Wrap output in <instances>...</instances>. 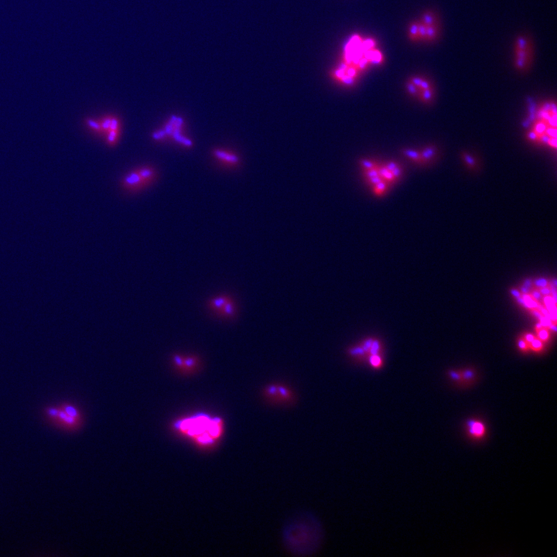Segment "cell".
Masks as SVG:
<instances>
[{
    "mask_svg": "<svg viewBox=\"0 0 557 557\" xmlns=\"http://www.w3.org/2000/svg\"><path fill=\"white\" fill-rule=\"evenodd\" d=\"M527 137L531 142L556 148V106L552 101L539 106Z\"/></svg>",
    "mask_w": 557,
    "mask_h": 557,
    "instance_id": "cell-1",
    "label": "cell"
},
{
    "mask_svg": "<svg viewBox=\"0 0 557 557\" xmlns=\"http://www.w3.org/2000/svg\"><path fill=\"white\" fill-rule=\"evenodd\" d=\"M176 427L180 432L192 437L198 444L210 445L221 437L224 426L219 418L201 415L179 421Z\"/></svg>",
    "mask_w": 557,
    "mask_h": 557,
    "instance_id": "cell-2",
    "label": "cell"
},
{
    "mask_svg": "<svg viewBox=\"0 0 557 557\" xmlns=\"http://www.w3.org/2000/svg\"><path fill=\"white\" fill-rule=\"evenodd\" d=\"M440 19L433 11L424 12L408 27V38L412 43H433L440 38Z\"/></svg>",
    "mask_w": 557,
    "mask_h": 557,
    "instance_id": "cell-3",
    "label": "cell"
},
{
    "mask_svg": "<svg viewBox=\"0 0 557 557\" xmlns=\"http://www.w3.org/2000/svg\"><path fill=\"white\" fill-rule=\"evenodd\" d=\"M157 170L151 166L133 169L123 176L121 181L123 189L130 192H141L153 184L157 178Z\"/></svg>",
    "mask_w": 557,
    "mask_h": 557,
    "instance_id": "cell-4",
    "label": "cell"
},
{
    "mask_svg": "<svg viewBox=\"0 0 557 557\" xmlns=\"http://www.w3.org/2000/svg\"><path fill=\"white\" fill-rule=\"evenodd\" d=\"M409 96L424 105H430L435 99V87L431 80L422 74L411 76L406 84Z\"/></svg>",
    "mask_w": 557,
    "mask_h": 557,
    "instance_id": "cell-5",
    "label": "cell"
},
{
    "mask_svg": "<svg viewBox=\"0 0 557 557\" xmlns=\"http://www.w3.org/2000/svg\"><path fill=\"white\" fill-rule=\"evenodd\" d=\"M534 48L531 38L526 35H520L513 45V65L520 72H526L532 66Z\"/></svg>",
    "mask_w": 557,
    "mask_h": 557,
    "instance_id": "cell-6",
    "label": "cell"
},
{
    "mask_svg": "<svg viewBox=\"0 0 557 557\" xmlns=\"http://www.w3.org/2000/svg\"><path fill=\"white\" fill-rule=\"evenodd\" d=\"M186 124L180 116H172L162 129L165 132L168 140H172L176 144L187 148L193 147L194 143L184 134Z\"/></svg>",
    "mask_w": 557,
    "mask_h": 557,
    "instance_id": "cell-7",
    "label": "cell"
},
{
    "mask_svg": "<svg viewBox=\"0 0 557 557\" xmlns=\"http://www.w3.org/2000/svg\"><path fill=\"white\" fill-rule=\"evenodd\" d=\"M211 154L216 161L227 167H236L239 163L237 154L225 149L214 148Z\"/></svg>",
    "mask_w": 557,
    "mask_h": 557,
    "instance_id": "cell-8",
    "label": "cell"
},
{
    "mask_svg": "<svg viewBox=\"0 0 557 557\" xmlns=\"http://www.w3.org/2000/svg\"><path fill=\"white\" fill-rule=\"evenodd\" d=\"M173 362L177 369L183 373H192L199 365V359L195 356L183 357L176 354L173 357Z\"/></svg>",
    "mask_w": 557,
    "mask_h": 557,
    "instance_id": "cell-9",
    "label": "cell"
},
{
    "mask_svg": "<svg viewBox=\"0 0 557 557\" xmlns=\"http://www.w3.org/2000/svg\"><path fill=\"white\" fill-rule=\"evenodd\" d=\"M468 435L475 440H482L486 434V427L482 421L469 420L467 422Z\"/></svg>",
    "mask_w": 557,
    "mask_h": 557,
    "instance_id": "cell-10",
    "label": "cell"
},
{
    "mask_svg": "<svg viewBox=\"0 0 557 557\" xmlns=\"http://www.w3.org/2000/svg\"><path fill=\"white\" fill-rule=\"evenodd\" d=\"M436 152L434 148H427L423 151H411L406 150L405 151V155L409 158L412 159L414 162L423 163H427V160H431L435 156Z\"/></svg>",
    "mask_w": 557,
    "mask_h": 557,
    "instance_id": "cell-11",
    "label": "cell"
},
{
    "mask_svg": "<svg viewBox=\"0 0 557 557\" xmlns=\"http://www.w3.org/2000/svg\"><path fill=\"white\" fill-rule=\"evenodd\" d=\"M231 300L229 297L227 296H220V297H215V298L211 299L208 303L210 308L213 311L218 314V312L221 310L223 307L225 305L227 302H229Z\"/></svg>",
    "mask_w": 557,
    "mask_h": 557,
    "instance_id": "cell-12",
    "label": "cell"
},
{
    "mask_svg": "<svg viewBox=\"0 0 557 557\" xmlns=\"http://www.w3.org/2000/svg\"><path fill=\"white\" fill-rule=\"evenodd\" d=\"M236 311V304H235L234 301L231 300L229 302H227L225 305L221 308V310L218 312V314L224 316V317H231V316H235Z\"/></svg>",
    "mask_w": 557,
    "mask_h": 557,
    "instance_id": "cell-13",
    "label": "cell"
},
{
    "mask_svg": "<svg viewBox=\"0 0 557 557\" xmlns=\"http://www.w3.org/2000/svg\"><path fill=\"white\" fill-rule=\"evenodd\" d=\"M348 352L351 357L357 358V359H364V358H365L366 355H368L361 345L350 348Z\"/></svg>",
    "mask_w": 557,
    "mask_h": 557,
    "instance_id": "cell-14",
    "label": "cell"
},
{
    "mask_svg": "<svg viewBox=\"0 0 557 557\" xmlns=\"http://www.w3.org/2000/svg\"><path fill=\"white\" fill-rule=\"evenodd\" d=\"M152 138H154L156 141H165L167 138V135H166L165 132L163 131V129H159V130L155 131L152 134Z\"/></svg>",
    "mask_w": 557,
    "mask_h": 557,
    "instance_id": "cell-15",
    "label": "cell"
},
{
    "mask_svg": "<svg viewBox=\"0 0 557 557\" xmlns=\"http://www.w3.org/2000/svg\"><path fill=\"white\" fill-rule=\"evenodd\" d=\"M379 351H380V343H379V341H378V340L373 339L371 348H370L369 351H368V355L379 354Z\"/></svg>",
    "mask_w": 557,
    "mask_h": 557,
    "instance_id": "cell-16",
    "label": "cell"
},
{
    "mask_svg": "<svg viewBox=\"0 0 557 557\" xmlns=\"http://www.w3.org/2000/svg\"><path fill=\"white\" fill-rule=\"evenodd\" d=\"M369 362L374 368H379L382 364V359L379 354L369 355Z\"/></svg>",
    "mask_w": 557,
    "mask_h": 557,
    "instance_id": "cell-17",
    "label": "cell"
},
{
    "mask_svg": "<svg viewBox=\"0 0 557 557\" xmlns=\"http://www.w3.org/2000/svg\"><path fill=\"white\" fill-rule=\"evenodd\" d=\"M523 299H524L525 301H526L527 308H538V307H539V304H538L536 301H534L533 299L531 298L529 296L525 294V295L523 296Z\"/></svg>",
    "mask_w": 557,
    "mask_h": 557,
    "instance_id": "cell-18",
    "label": "cell"
},
{
    "mask_svg": "<svg viewBox=\"0 0 557 557\" xmlns=\"http://www.w3.org/2000/svg\"><path fill=\"white\" fill-rule=\"evenodd\" d=\"M361 165H362V167L365 168L366 170H370V169L376 167V163L369 161V160H362V161H361Z\"/></svg>",
    "mask_w": 557,
    "mask_h": 557,
    "instance_id": "cell-19",
    "label": "cell"
},
{
    "mask_svg": "<svg viewBox=\"0 0 557 557\" xmlns=\"http://www.w3.org/2000/svg\"><path fill=\"white\" fill-rule=\"evenodd\" d=\"M539 320H540V323L542 327H549L551 325L550 318L548 316H542Z\"/></svg>",
    "mask_w": 557,
    "mask_h": 557,
    "instance_id": "cell-20",
    "label": "cell"
},
{
    "mask_svg": "<svg viewBox=\"0 0 557 557\" xmlns=\"http://www.w3.org/2000/svg\"><path fill=\"white\" fill-rule=\"evenodd\" d=\"M535 284L539 287H545L547 286L548 282L545 280V278H538L535 281Z\"/></svg>",
    "mask_w": 557,
    "mask_h": 557,
    "instance_id": "cell-21",
    "label": "cell"
},
{
    "mask_svg": "<svg viewBox=\"0 0 557 557\" xmlns=\"http://www.w3.org/2000/svg\"><path fill=\"white\" fill-rule=\"evenodd\" d=\"M539 338H541V339L545 340V341H546V340L547 339L548 337H549V335H548V332H546V330H542L539 332Z\"/></svg>",
    "mask_w": 557,
    "mask_h": 557,
    "instance_id": "cell-22",
    "label": "cell"
},
{
    "mask_svg": "<svg viewBox=\"0 0 557 557\" xmlns=\"http://www.w3.org/2000/svg\"><path fill=\"white\" fill-rule=\"evenodd\" d=\"M532 343H533V348H536V349H539L542 347V342L539 340H533Z\"/></svg>",
    "mask_w": 557,
    "mask_h": 557,
    "instance_id": "cell-23",
    "label": "cell"
},
{
    "mask_svg": "<svg viewBox=\"0 0 557 557\" xmlns=\"http://www.w3.org/2000/svg\"><path fill=\"white\" fill-rule=\"evenodd\" d=\"M473 376L474 373L473 372L471 371V370H468V371H466L465 373H463V378L466 379H472V378H473Z\"/></svg>",
    "mask_w": 557,
    "mask_h": 557,
    "instance_id": "cell-24",
    "label": "cell"
},
{
    "mask_svg": "<svg viewBox=\"0 0 557 557\" xmlns=\"http://www.w3.org/2000/svg\"><path fill=\"white\" fill-rule=\"evenodd\" d=\"M450 377H451L452 379H454V380H459V379H460V375H459L458 373H455V372L453 371L450 372Z\"/></svg>",
    "mask_w": 557,
    "mask_h": 557,
    "instance_id": "cell-25",
    "label": "cell"
},
{
    "mask_svg": "<svg viewBox=\"0 0 557 557\" xmlns=\"http://www.w3.org/2000/svg\"><path fill=\"white\" fill-rule=\"evenodd\" d=\"M541 293H542V294H544V295H549V294H550L551 291L549 288L545 287H542V289H541Z\"/></svg>",
    "mask_w": 557,
    "mask_h": 557,
    "instance_id": "cell-26",
    "label": "cell"
},
{
    "mask_svg": "<svg viewBox=\"0 0 557 557\" xmlns=\"http://www.w3.org/2000/svg\"><path fill=\"white\" fill-rule=\"evenodd\" d=\"M516 299H517L518 303H520L521 305L524 306L525 307H527L526 301H525L524 299H523V297H518V298Z\"/></svg>",
    "mask_w": 557,
    "mask_h": 557,
    "instance_id": "cell-27",
    "label": "cell"
},
{
    "mask_svg": "<svg viewBox=\"0 0 557 557\" xmlns=\"http://www.w3.org/2000/svg\"><path fill=\"white\" fill-rule=\"evenodd\" d=\"M533 297H534L536 300H539L541 298V294L539 291H534L533 293Z\"/></svg>",
    "mask_w": 557,
    "mask_h": 557,
    "instance_id": "cell-28",
    "label": "cell"
},
{
    "mask_svg": "<svg viewBox=\"0 0 557 557\" xmlns=\"http://www.w3.org/2000/svg\"><path fill=\"white\" fill-rule=\"evenodd\" d=\"M511 293L512 294H513V295L515 297H516V298L521 297V295H520V293L519 292V291H517V290H512Z\"/></svg>",
    "mask_w": 557,
    "mask_h": 557,
    "instance_id": "cell-29",
    "label": "cell"
},
{
    "mask_svg": "<svg viewBox=\"0 0 557 557\" xmlns=\"http://www.w3.org/2000/svg\"><path fill=\"white\" fill-rule=\"evenodd\" d=\"M519 346H520V348H522V349H525L526 347V342L523 341V340H520V342H519Z\"/></svg>",
    "mask_w": 557,
    "mask_h": 557,
    "instance_id": "cell-30",
    "label": "cell"
},
{
    "mask_svg": "<svg viewBox=\"0 0 557 557\" xmlns=\"http://www.w3.org/2000/svg\"><path fill=\"white\" fill-rule=\"evenodd\" d=\"M531 285H532V281H531L530 280H526V281H525L524 287H527V288H529V287H531Z\"/></svg>",
    "mask_w": 557,
    "mask_h": 557,
    "instance_id": "cell-31",
    "label": "cell"
},
{
    "mask_svg": "<svg viewBox=\"0 0 557 557\" xmlns=\"http://www.w3.org/2000/svg\"><path fill=\"white\" fill-rule=\"evenodd\" d=\"M526 340H527L529 342H532V341L534 340V338H533L532 335H528L527 336H526Z\"/></svg>",
    "mask_w": 557,
    "mask_h": 557,
    "instance_id": "cell-32",
    "label": "cell"
},
{
    "mask_svg": "<svg viewBox=\"0 0 557 557\" xmlns=\"http://www.w3.org/2000/svg\"><path fill=\"white\" fill-rule=\"evenodd\" d=\"M529 288H527V287H523L521 288L522 292L524 293V294H527V293L529 292Z\"/></svg>",
    "mask_w": 557,
    "mask_h": 557,
    "instance_id": "cell-33",
    "label": "cell"
},
{
    "mask_svg": "<svg viewBox=\"0 0 557 557\" xmlns=\"http://www.w3.org/2000/svg\"><path fill=\"white\" fill-rule=\"evenodd\" d=\"M533 314H534L538 319H540L541 316H542V314H540L538 311H533Z\"/></svg>",
    "mask_w": 557,
    "mask_h": 557,
    "instance_id": "cell-34",
    "label": "cell"
},
{
    "mask_svg": "<svg viewBox=\"0 0 557 557\" xmlns=\"http://www.w3.org/2000/svg\"><path fill=\"white\" fill-rule=\"evenodd\" d=\"M549 328H550L551 330L553 331V332H555L557 331L556 327H555V325L551 324L550 326H549Z\"/></svg>",
    "mask_w": 557,
    "mask_h": 557,
    "instance_id": "cell-35",
    "label": "cell"
},
{
    "mask_svg": "<svg viewBox=\"0 0 557 557\" xmlns=\"http://www.w3.org/2000/svg\"><path fill=\"white\" fill-rule=\"evenodd\" d=\"M542 324H541V323H538V324H537V325H536V328H538V329H540V328H542Z\"/></svg>",
    "mask_w": 557,
    "mask_h": 557,
    "instance_id": "cell-36",
    "label": "cell"
}]
</instances>
